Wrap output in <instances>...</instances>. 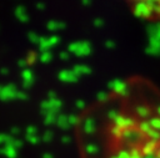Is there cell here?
<instances>
[{
	"label": "cell",
	"instance_id": "14",
	"mask_svg": "<svg viewBox=\"0 0 160 158\" xmlns=\"http://www.w3.org/2000/svg\"><path fill=\"white\" fill-rule=\"evenodd\" d=\"M64 26V24H61V22H59V21H50L49 24H48V27L50 29V30H54V27H56V30L59 29V27H62Z\"/></svg>",
	"mask_w": 160,
	"mask_h": 158
},
{
	"label": "cell",
	"instance_id": "6",
	"mask_svg": "<svg viewBox=\"0 0 160 158\" xmlns=\"http://www.w3.org/2000/svg\"><path fill=\"white\" fill-rule=\"evenodd\" d=\"M75 72V75L79 77V76H82V75H86L90 72V67L86 66V65H76L72 70Z\"/></svg>",
	"mask_w": 160,
	"mask_h": 158
},
{
	"label": "cell",
	"instance_id": "13",
	"mask_svg": "<svg viewBox=\"0 0 160 158\" xmlns=\"http://www.w3.org/2000/svg\"><path fill=\"white\" fill-rule=\"evenodd\" d=\"M10 141H11V137H9L8 134H4V133H0V144H9L10 143Z\"/></svg>",
	"mask_w": 160,
	"mask_h": 158
},
{
	"label": "cell",
	"instance_id": "15",
	"mask_svg": "<svg viewBox=\"0 0 160 158\" xmlns=\"http://www.w3.org/2000/svg\"><path fill=\"white\" fill-rule=\"evenodd\" d=\"M154 154H155V158H160V137H159V139H158V143L155 144Z\"/></svg>",
	"mask_w": 160,
	"mask_h": 158
},
{
	"label": "cell",
	"instance_id": "8",
	"mask_svg": "<svg viewBox=\"0 0 160 158\" xmlns=\"http://www.w3.org/2000/svg\"><path fill=\"white\" fill-rule=\"evenodd\" d=\"M110 86H111V88H112L114 91H116V92H121L122 90H125V82H121L120 80L114 81Z\"/></svg>",
	"mask_w": 160,
	"mask_h": 158
},
{
	"label": "cell",
	"instance_id": "3",
	"mask_svg": "<svg viewBox=\"0 0 160 158\" xmlns=\"http://www.w3.org/2000/svg\"><path fill=\"white\" fill-rule=\"evenodd\" d=\"M18 90L15 86H1L0 87V98L6 101V100H11L15 98L18 96Z\"/></svg>",
	"mask_w": 160,
	"mask_h": 158
},
{
	"label": "cell",
	"instance_id": "11",
	"mask_svg": "<svg viewBox=\"0 0 160 158\" xmlns=\"http://www.w3.org/2000/svg\"><path fill=\"white\" fill-rule=\"evenodd\" d=\"M16 16H18V19H20L21 21H26V15H25V9H20V7H18V10H16Z\"/></svg>",
	"mask_w": 160,
	"mask_h": 158
},
{
	"label": "cell",
	"instance_id": "5",
	"mask_svg": "<svg viewBox=\"0 0 160 158\" xmlns=\"http://www.w3.org/2000/svg\"><path fill=\"white\" fill-rule=\"evenodd\" d=\"M59 78L64 82H75L78 80V76L72 70H64L59 73Z\"/></svg>",
	"mask_w": 160,
	"mask_h": 158
},
{
	"label": "cell",
	"instance_id": "2",
	"mask_svg": "<svg viewBox=\"0 0 160 158\" xmlns=\"http://www.w3.org/2000/svg\"><path fill=\"white\" fill-rule=\"evenodd\" d=\"M69 52L75 53L76 56H85L91 52V46L86 41H78L69 45Z\"/></svg>",
	"mask_w": 160,
	"mask_h": 158
},
{
	"label": "cell",
	"instance_id": "10",
	"mask_svg": "<svg viewBox=\"0 0 160 158\" xmlns=\"http://www.w3.org/2000/svg\"><path fill=\"white\" fill-rule=\"evenodd\" d=\"M22 78H24L25 82H32V80H34L32 72L30 70H24L22 71Z\"/></svg>",
	"mask_w": 160,
	"mask_h": 158
},
{
	"label": "cell",
	"instance_id": "7",
	"mask_svg": "<svg viewBox=\"0 0 160 158\" xmlns=\"http://www.w3.org/2000/svg\"><path fill=\"white\" fill-rule=\"evenodd\" d=\"M1 153H2L4 156H6L8 158H15V157H16V148H14L12 146L8 144V146H5V147L1 149Z\"/></svg>",
	"mask_w": 160,
	"mask_h": 158
},
{
	"label": "cell",
	"instance_id": "1",
	"mask_svg": "<svg viewBox=\"0 0 160 158\" xmlns=\"http://www.w3.org/2000/svg\"><path fill=\"white\" fill-rule=\"evenodd\" d=\"M132 11L141 19H156L160 16V1L134 2Z\"/></svg>",
	"mask_w": 160,
	"mask_h": 158
},
{
	"label": "cell",
	"instance_id": "4",
	"mask_svg": "<svg viewBox=\"0 0 160 158\" xmlns=\"http://www.w3.org/2000/svg\"><path fill=\"white\" fill-rule=\"evenodd\" d=\"M58 41H59V39H58L56 36H52V37H44V39L40 40L39 45H40V47L42 49V51H49L52 46H55V45L58 44Z\"/></svg>",
	"mask_w": 160,
	"mask_h": 158
},
{
	"label": "cell",
	"instance_id": "12",
	"mask_svg": "<svg viewBox=\"0 0 160 158\" xmlns=\"http://www.w3.org/2000/svg\"><path fill=\"white\" fill-rule=\"evenodd\" d=\"M51 53H50V51H42V55L40 56V58H41V61L42 62H49V61H51Z\"/></svg>",
	"mask_w": 160,
	"mask_h": 158
},
{
	"label": "cell",
	"instance_id": "9",
	"mask_svg": "<svg viewBox=\"0 0 160 158\" xmlns=\"http://www.w3.org/2000/svg\"><path fill=\"white\" fill-rule=\"evenodd\" d=\"M56 123H58L61 128H66V127H69V124H70V122H69V117H66V116H61V117L58 118Z\"/></svg>",
	"mask_w": 160,
	"mask_h": 158
}]
</instances>
